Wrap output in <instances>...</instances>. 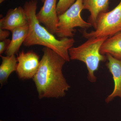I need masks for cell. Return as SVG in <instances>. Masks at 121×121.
Here are the masks:
<instances>
[{
	"label": "cell",
	"instance_id": "1",
	"mask_svg": "<svg viewBox=\"0 0 121 121\" xmlns=\"http://www.w3.org/2000/svg\"><path fill=\"white\" fill-rule=\"evenodd\" d=\"M43 51L39 69L32 78L39 98L63 97L70 87L62 72L66 61L49 48L45 47Z\"/></svg>",
	"mask_w": 121,
	"mask_h": 121
},
{
	"label": "cell",
	"instance_id": "2",
	"mask_svg": "<svg viewBox=\"0 0 121 121\" xmlns=\"http://www.w3.org/2000/svg\"><path fill=\"white\" fill-rule=\"evenodd\" d=\"M37 0H31L25 2L23 8L28 20L29 30L27 36L24 42L25 47L36 45L49 48L59 54L66 62L70 60L69 50L75 43L72 38H64L58 40L47 29L41 26L36 17Z\"/></svg>",
	"mask_w": 121,
	"mask_h": 121
},
{
	"label": "cell",
	"instance_id": "3",
	"mask_svg": "<svg viewBox=\"0 0 121 121\" xmlns=\"http://www.w3.org/2000/svg\"><path fill=\"white\" fill-rule=\"evenodd\" d=\"M108 37L91 38L76 47H72L69 50L70 59L83 62L86 66L88 73L87 78L91 82L97 80L95 73L99 68L100 62L105 61L106 56L100 52L103 43Z\"/></svg>",
	"mask_w": 121,
	"mask_h": 121
},
{
	"label": "cell",
	"instance_id": "4",
	"mask_svg": "<svg viewBox=\"0 0 121 121\" xmlns=\"http://www.w3.org/2000/svg\"><path fill=\"white\" fill-rule=\"evenodd\" d=\"M83 9V0H76L64 13L58 16L57 37L61 39L72 38L74 35L75 28H87L92 26L91 23L82 18L81 13Z\"/></svg>",
	"mask_w": 121,
	"mask_h": 121
},
{
	"label": "cell",
	"instance_id": "5",
	"mask_svg": "<svg viewBox=\"0 0 121 121\" xmlns=\"http://www.w3.org/2000/svg\"><path fill=\"white\" fill-rule=\"evenodd\" d=\"M95 29L90 32L84 31L83 36L88 39L110 37L121 32V0L112 10L100 14Z\"/></svg>",
	"mask_w": 121,
	"mask_h": 121
},
{
	"label": "cell",
	"instance_id": "6",
	"mask_svg": "<svg viewBox=\"0 0 121 121\" xmlns=\"http://www.w3.org/2000/svg\"><path fill=\"white\" fill-rule=\"evenodd\" d=\"M16 72L18 77L23 80L33 78L37 72L40 60L39 57L33 51L20 52L17 57Z\"/></svg>",
	"mask_w": 121,
	"mask_h": 121
},
{
	"label": "cell",
	"instance_id": "7",
	"mask_svg": "<svg viewBox=\"0 0 121 121\" xmlns=\"http://www.w3.org/2000/svg\"><path fill=\"white\" fill-rule=\"evenodd\" d=\"M57 0H45L43 6L36 14L40 23L43 24L51 34L56 35L58 22V16L56 11Z\"/></svg>",
	"mask_w": 121,
	"mask_h": 121
},
{
	"label": "cell",
	"instance_id": "8",
	"mask_svg": "<svg viewBox=\"0 0 121 121\" xmlns=\"http://www.w3.org/2000/svg\"><path fill=\"white\" fill-rule=\"evenodd\" d=\"M27 24V17L23 8L21 7L9 9L6 16L0 20V28L11 31Z\"/></svg>",
	"mask_w": 121,
	"mask_h": 121
},
{
	"label": "cell",
	"instance_id": "9",
	"mask_svg": "<svg viewBox=\"0 0 121 121\" xmlns=\"http://www.w3.org/2000/svg\"><path fill=\"white\" fill-rule=\"evenodd\" d=\"M106 55L108 60L106 66L112 76L114 82L112 92L105 99L106 102L109 103L117 97L121 99V60L115 58L109 54Z\"/></svg>",
	"mask_w": 121,
	"mask_h": 121
},
{
	"label": "cell",
	"instance_id": "10",
	"mask_svg": "<svg viewBox=\"0 0 121 121\" xmlns=\"http://www.w3.org/2000/svg\"><path fill=\"white\" fill-rule=\"evenodd\" d=\"M109 0H83V9L90 13L89 21L95 29L97 25L98 17L100 14L107 12Z\"/></svg>",
	"mask_w": 121,
	"mask_h": 121
},
{
	"label": "cell",
	"instance_id": "11",
	"mask_svg": "<svg viewBox=\"0 0 121 121\" xmlns=\"http://www.w3.org/2000/svg\"><path fill=\"white\" fill-rule=\"evenodd\" d=\"M29 30L28 24L14 29L11 31L12 36L8 48L5 51L7 56H10L17 54L22 44L23 43L27 36Z\"/></svg>",
	"mask_w": 121,
	"mask_h": 121
},
{
	"label": "cell",
	"instance_id": "12",
	"mask_svg": "<svg viewBox=\"0 0 121 121\" xmlns=\"http://www.w3.org/2000/svg\"><path fill=\"white\" fill-rule=\"evenodd\" d=\"M100 52L103 55L110 54L121 60V32L107 38L103 43Z\"/></svg>",
	"mask_w": 121,
	"mask_h": 121
},
{
	"label": "cell",
	"instance_id": "13",
	"mask_svg": "<svg viewBox=\"0 0 121 121\" xmlns=\"http://www.w3.org/2000/svg\"><path fill=\"white\" fill-rule=\"evenodd\" d=\"M2 63L0 66V83L1 86L6 82L11 73L16 71L17 62L15 55L4 56L0 55Z\"/></svg>",
	"mask_w": 121,
	"mask_h": 121
},
{
	"label": "cell",
	"instance_id": "14",
	"mask_svg": "<svg viewBox=\"0 0 121 121\" xmlns=\"http://www.w3.org/2000/svg\"><path fill=\"white\" fill-rule=\"evenodd\" d=\"M76 0H59L57 4L56 11L58 16L64 13Z\"/></svg>",
	"mask_w": 121,
	"mask_h": 121
},
{
	"label": "cell",
	"instance_id": "15",
	"mask_svg": "<svg viewBox=\"0 0 121 121\" xmlns=\"http://www.w3.org/2000/svg\"><path fill=\"white\" fill-rule=\"evenodd\" d=\"M11 40L9 39H7L0 42V55L3 54L5 51L8 48Z\"/></svg>",
	"mask_w": 121,
	"mask_h": 121
},
{
	"label": "cell",
	"instance_id": "16",
	"mask_svg": "<svg viewBox=\"0 0 121 121\" xmlns=\"http://www.w3.org/2000/svg\"><path fill=\"white\" fill-rule=\"evenodd\" d=\"M10 34L9 30L0 28V40L3 41L7 39Z\"/></svg>",
	"mask_w": 121,
	"mask_h": 121
},
{
	"label": "cell",
	"instance_id": "17",
	"mask_svg": "<svg viewBox=\"0 0 121 121\" xmlns=\"http://www.w3.org/2000/svg\"><path fill=\"white\" fill-rule=\"evenodd\" d=\"M5 0H0V4H1V3H2V2Z\"/></svg>",
	"mask_w": 121,
	"mask_h": 121
},
{
	"label": "cell",
	"instance_id": "18",
	"mask_svg": "<svg viewBox=\"0 0 121 121\" xmlns=\"http://www.w3.org/2000/svg\"><path fill=\"white\" fill-rule=\"evenodd\" d=\"M45 0H41V1H42V2L43 3H44V1H45Z\"/></svg>",
	"mask_w": 121,
	"mask_h": 121
},
{
	"label": "cell",
	"instance_id": "19",
	"mask_svg": "<svg viewBox=\"0 0 121 121\" xmlns=\"http://www.w3.org/2000/svg\"><path fill=\"white\" fill-rule=\"evenodd\" d=\"M0 121H1V120H0Z\"/></svg>",
	"mask_w": 121,
	"mask_h": 121
}]
</instances>
